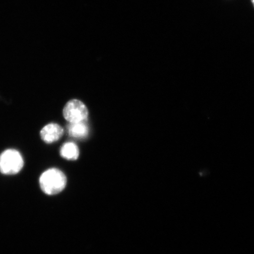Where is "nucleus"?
Returning <instances> with one entry per match:
<instances>
[{
    "label": "nucleus",
    "mask_w": 254,
    "mask_h": 254,
    "mask_svg": "<svg viewBox=\"0 0 254 254\" xmlns=\"http://www.w3.org/2000/svg\"><path fill=\"white\" fill-rule=\"evenodd\" d=\"M39 183L40 188L44 193L49 195H56L65 189L66 178L62 171L51 168L41 174Z\"/></svg>",
    "instance_id": "obj_1"
},
{
    "label": "nucleus",
    "mask_w": 254,
    "mask_h": 254,
    "mask_svg": "<svg viewBox=\"0 0 254 254\" xmlns=\"http://www.w3.org/2000/svg\"><path fill=\"white\" fill-rule=\"evenodd\" d=\"M23 166V158L17 150L9 149L0 155V172L3 174H17Z\"/></svg>",
    "instance_id": "obj_2"
},
{
    "label": "nucleus",
    "mask_w": 254,
    "mask_h": 254,
    "mask_svg": "<svg viewBox=\"0 0 254 254\" xmlns=\"http://www.w3.org/2000/svg\"><path fill=\"white\" fill-rule=\"evenodd\" d=\"M88 111L83 103L72 100L66 104L63 109V116L69 123L83 122L87 120Z\"/></svg>",
    "instance_id": "obj_3"
},
{
    "label": "nucleus",
    "mask_w": 254,
    "mask_h": 254,
    "mask_svg": "<svg viewBox=\"0 0 254 254\" xmlns=\"http://www.w3.org/2000/svg\"><path fill=\"white\" fill-rule=\"evenodd\" d=\"M63 134V128L56 123L49 124L44 127L40 132L41 139L47 144H52L59 140Z\"/></svg>",
    "instance_id": "obj_4"
},
{
    "label": "nucleus",
    "mask_w": 254,
    "mask_h": 254,
    "mask_svg": "<svg viewBox=\"0 0 254 254\" xmlns=\"http://www.w3.org/2000/svg\"><path fill=\"white\" fill-rule=\"evenodd\" d=\"M67 129L69 135L77 138L86 137L89 133L86 120L78 123H69Z\"/></svg>",
    "instance_id": "obj_5"
},
{
    "label": "nucleus",
    "mask_w": 254,
    "mask_h": 254,
    "mask_svg": "<svg viewBox=\"0 0 254 254\" xmlns=\"http://www.w3.org/2000/svg\"><path fill=\"white\" fill-rule=\"evenodd\" d=\"M60 154L62 157L66 160H75L79 156V149L74 143L66 142L63 145L60 150Z\"/></svg>",
    "instance_id": "obj_6"
},
{
    "label": "nucleus",
    "mask_w": 254,
    "mask_h": 254,
    "mask_svg": "<svg viewBox=\"0 0 254 254\" xmlns=\"http://www.w3.org/2000/svg\"><path fill=\"white\" fill-rule=\"evenodd\" d=\"M252 2H253V5H254V0H252Z\"/></svg>",
    "instance_id": "obj_7"
}]
</instances>
